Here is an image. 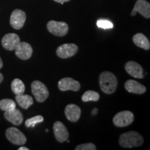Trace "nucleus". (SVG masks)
<instances>
[{"mask_svg":"<svg viewBox=\"0 0 150 150\" xmlns=\"http://www.w3.org/2000/svg\"><path fill=\"white\" fill-rule=\"evenodd\" d=\"M54 1H56V2L61 4H63L64 2H67V1H70V0H54Z\"/></svg>","mask_w":150,"mask_h":150,"instance_id":"26","label":"nucleus"},{"mask_svg":"<svg viewBox=\"0 0 150 150\" xmlns=\"http://www.w3.org/2000/svg\"><path fill=\"white\" fill-rule=\"evenodd\" d=\"M20 42V38L16 33H8L3 37L1 45L3 47L8 51H13Z\"/></svg>","mask_w":150,"mask_h":150,"instance_id":"13","label":"nucleus"},{"mask_svg":"<svg viewBox=\"0 0 150 150\" xmlns=\"http://www.w3.org/2000/svg\"><path fill=\"white\" fill-rule=\"evenodd\" d=\"M58 87L61 91L65 92L67 91H79L80 90L81 85L79 82L73 79L70 77H65L61 79L58 83Z\"/></svg>","mask_w":150,"mask_h":150,"instance_id":"9","label":"nucleus"},{"mask_svg":"<svg viewBox=\"0 0 150 150\" xmlns=\"http://www.w3.org/2000/svg\"><path fill=\"white\" fill-rule=\"evenodd\" d=\"M31 92L38 102H44L49 97L47 86L40 81H34L31 83Z\"/></svg>","mask_w":150,"mask_h":150,"instance_id":"3","label":"nucleus"},{"mask_svg":"<svg viewBox=\"0 0 150 150\" xmlns=\"http://www.w3.org/2000/svg\"><path fill=\"white\" fill-rule=\"evenodd\" d=\"M18 150H29V149L26 147H21L19 148Z\"/></svg>","mask_w":150,"mask_h":150,"instance_id":"28","label":"nucleus"},{"mask_svg":"<svg viewBox=\"0 0 150 150\" xmlns=\"http://www.w3.org/2000/svg\"><path fill=\"white\" fill-rule=\"evenodd\" d=\"M125 70L129 75L136 79H142L144 77L143 69L141 65L136 62L131 61L127 62L125 66Z\"/></svg>","mask_w":150,"mask_h":150,"instance_id":"14","label":"nucleus"},{"mask_svg":"<svg viewBox=\"0 0 150 150\" xmlns=\"http://www.w3.org/2000/svg\"><path fill=\"white\" fill-rule=\"evenodd\" d=\"M140 13V15L145 18H150V4L145 0H138L135 4L134 8L131 12V16H135L137 13Z\"/></svg>","mask_w":150,"mask_h":150,"instance_id":"12","label":"nucleus"},{"mask_svg":"<svg viewBox=\"0 0 150 150\" xmlns=\"http://www.w3.org/2000/svg\"><path fill=\"white\" fill-rule=\"evenodd\" d=\"M97 147L95 145H94L92 142H88V143L81 144L76 146L75 147V150H96Z\"/></svg>","mask_w":150,"mask_h":150,"instance_id":"25","label":"nucleus"},{"mask_svg":"<svg viewBox=\"0 0 150 150\" xmlns=\"http://www.w3.org/2000/svg\"><path fill=\"white\" fill-rule=\"evenodd\" d=\"M15 53L20 59L28 60L32 56L33 49L29 43L20 42L15 49Z\"/></svg>","mask_w":150,"mask_h":150,"instance_id":"10","label":"nucleus"},{"mask_svg":"<svg viewBox=\"0 0 150 150\" xmlns=\"http://www.w3.org/2000/svg\"><path fill=\"white\" fill-rule=\"evenodd\" d=\"M134 120V115L129 110L117 112L112 118V122L117 127H125L130 125Z\"/></svg>","mask_w":150,"mask_h":150,"instance_id":"4","label":"nucleus"},{"mask_svg":"<svg viewBox=\"0 0 150 150\" xmlns=\"http://www.w3.org/2000/svg\"><path fill=\"white\" fill-rule=\"evenodd\" d=\"M97 111H98V110H97V108H94L93 111H92V114H93V115H95V114L97 113Z\"/></svg>","mask_w":150,"mask_h":150,"instance_id":"27","label":"nucleus"},{"mask_svg":"<svg viewBox=\"0 0 150 150\" xmlns=\"http://www.w3.org/2000/svg\"><path fill=\"white\" fill-rule=\"evenodd\" d=\"M26 21V13L20 9H16L12 12L10 18V24L13 29L19 30L23 27Z\"/></svg>","mask_w":150,"mask_h":150,"instance_id":"8","label":"nucleus"},{"mask_svg":"<svg viewBox=\"0 0 150 150\" xmlns=\"http://www.w3.org/2000/svg\"><path fill=\"white\" fill-rule=\"evenodd\" d=\"M2 67H3V62H2V60L1 59V57H0V69H1Z\"/></svg>","mask_w":150,"mask_h":150,"instance_id":"30","label":"nucleus"},{"mask_svg":"<svg viewBox=\"0 0 150 150\" xmlns=\"http://www.w3.org/2000/svg\"><path fill=\"white\" fill-rule=\"evenodd\" d=\"M78 46L74 43H67L59 46L56 50V55L61 59H68L77 53Z\"/></svg>","mask_w":150,"mask_h":150,"instance_id":"7","label":"nucleus"},{"mask_svg":"<svg viewBox=\"0 0 150 150\" xmlns=\"http://www.w3.org/2000/svg\"><path fill=\"white\" fill-rule=\"evenodd\" d=\"M44 121V117L42 115H36L34 117L27 119L25 121V126L28 127H33L35 125L38 123H41Z\"/></svg>","mask_w":150,"mask_h":150,"instance_id":"23","label":"nucleus"},{"mask_svg":"<svg viewBox=\"0 0 150 150\" xmlns=\"http://www.w3.org/2000/svg\"><path fill=\"white\" fill-rule=\"evenodd\" d=\"M4 79V76H3V74H1V73H0V83L2 82V81Z\"/></svg>","mask_w":150,"mask_h":150,"instance_id":"29","label":"nucleus"},{"mask_svg":"<svg viewBox=\"0 0 150 150\" xmlns=\"http://www.w3.org/2000/svg\"><path fill=\"white\" fill-rule=\"evenodd\" d=\"M81 99L84 102H91V101L97 102L99 99V94L96 91H88L85 92L82 95Z\"/></svg>","mask_w":150,"mask_h":150,"instance_id":"21","label":"nucleus"},{"mask_svg":"<svg viewBox=\"0 0 150 150\" xmlns=\"http://www.w3.org/2000/svg\"><path fill=\"white\" fill-rule=\"evenodd\" d=\"M6 137L11 143L16 145H23L27 142V138L22 131L16 127H9L6 131Z\"/></svg>","mask_w":150,"mask_h":150,"instance_id":"5","label":"nucleus"},{"mask_svg":"<svg viewBox=\"0 0 150 150\" xmlns=\"http://www.w3.org/2000/svg\"><path fill=\"white\" fill-rule=\"evenodd\" d=\"M4 115L6 120L16 126L21 125L24 120L22 112L20 110L17 109L16 108L9 111H5Z\"/></svg>","mask_w":150,"mask_h":150,"instance_id":"16","label":"nucleus"},{"mask_svg":"<svg viewBox=\"0 0 150 150\" xmlns=\"http://www.w3.org/2000/svg\"><path fill=\"white\" fill-rule=\"evenodd\" d=\"M97 26L99 28L104 29H109L113 27V24L111 22L107 20H103V19L97 20Z\"/></svg>","mask_w":150,"mask_h":150,"instance_id":"24","label":"nucleus"},{"mask_svg":"<svg viewBox=\"0 0 150 150\" xmlns=\"http://www.w3.org/2000/svg\"><path fill=\"white\" fill-rule=\"evenodd\" d=\"M53 131L56 139L59 142H63L68 139L69 133L64 124L57 121L53 125Z\"/></svg>","mask_w":150,"mask_h":150,"instance_id":"11","label":"nucleus"},{"mask_svg":"<svg viewBox=\"0 0 150 150\" xmlns=\"http://www.w3.org/2000/svg\"><path fill=\"white\" fill-rule=\"evenodd\" d=\"M143 143V137L139 133L135 131H131L122 134L119 138L120 145L125 148L140 147Z\"/></svg>","mask_w":150,"mask_h":150,"instance_id":"2","label":"nucleus"},{"mask_svg":"<svg viewBox=\"0 0 150 150\" xmlns=\"http://www.w3.org/2000/svg\"><path fill=\"white\" fill-rule=\"evenodd\" d=\"M81 113V110L77 105L70 104L65 107V116H66L67 119L72 122H76L79 120Z\"/></svg>","mask_w":150,"mask_h":150,"instance_id":"15","label":"nucleus"},{"mask_svg":"<svg viewBox=\"0 0 150 150\" xmlns=\"http://www.w3.org/2000/svg\"><path fill=\"white\" fill-rule=\"evenodd\" d=\"M47 28L52 34L59 37L66 35L69 30L67 23L64 22L54 21V20H50L47 24Z\"/></svg>","mask_w":150,"mask_h":150,"instance_id":"6","label":"nucleus"},{"mask_svg":"<svg viewBox=\"0 0 150 150\" xmlns=\"http://www.w3.org/2000/svg\"><path fill=\"white\" fill-rule=\"evenodd\" d=\"M11 90L16 95H21L25 91V86L20 79H15L11 82Z\"/></svg>","mask_w":150,"mask_h":150,"instance_id":"20","label":"nucleus"},{"mask_svg":"<svg viewBox=\"0 0 150 150\" xmlns=\"http://www.w3.org/2000/svg\"><path fill=\"white\" fill-rule=\"evenodd\" d=\"M16 108V103L11 99H3L0 100V109L9 111Z\"/></svg>","mask_w":150,"mask_h":150,"instance_id":"22","label":"nucleus"},{"mask_svg":"<svg viewBox=\"0 0 150 150\" xmlns=\"http://www.w3.org/2000/svg\"><path fill=\"white\" fill-rule=\"evenodd\" d=\"M16 100L19 106L24 109H28L33 104L32 97L28 95H18L16 96Z\"/></svg>","mask_w":150,"mask_h":150,"instance_id":"19","label":"nucleus"},{"mask_svg":"<svg viewBox=\"0 0 150 150\" xmlns=\"http://www.w3.org/2000/svg\"><path fill=\"white\" fill-rule=\"evenodd\" d=\"M99 86L103 93L110 95L116 91L117 87V79L115 75L108 71L101 73L99 78Z\"/></svg>","mask_w":150,"mask_h":150,"instance_id":"1","label":"nucleus"},{"mask_svg":"<svg viewBox=\"0 0 150 150\" xmlns=\"http://www.w3.org/2000/svg\"><path fill=\"white\" fill-rule=\"evenodd\" d=\"M125 88L129 93L137 94V95H142L146 92L145 86L132 79H129L125 82Z\"/></svg>","mask_w":150,"mask_h":150,"instance_id":"17","label":"nucleus"},{"mask_svg":"<svg viewBox=\"0 0 150 150\" xmlns=\"http://www.w3.org/2000/svg\"><path fill=\"white\" fill-rule=\"evenodd\" d=\"M133 42L136 46L145 50H149L150 49V42L145 35L141 33H136L133 37Z\"/></svg>","mask_w":150,"mask_h":150,"instance_id":"18","label":"nucleus"}]
</instances>
